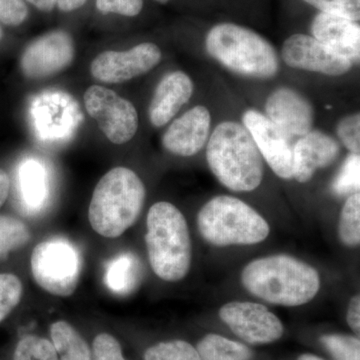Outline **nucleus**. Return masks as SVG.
I'll use <instances>...</instances> for the list:
<instances>
[{"label": "nucleus", "instance_id": "f257e3e1", "mask_svg": "<svg viewBox=\"0 0 360 360\" xmlns=\"http://www.w3.org/2000/svg\"><path fill=\"white\" fill-rule=\"evenodd\" d=\"M241 283L250 295L281 307L307 304L319 293L321 277L311 265L286 255H269L250 262Z\"/></svg>", "mask_w": 360, "mask_h": 360}, {"label": "nucleus", "instance_id": "f03ea898", "mask_svg": "<svg viewBox=\"0 0 360 360\" xmlns=\"http://www.w3.org/2000/svg\"><path fill=\"white\" fill-rule=\"evenodd\" d=\"M206 144L208 167L222 186L234 193H250L262 184L264 160L245 125L219 123Z\"/></svg>", "mask_w": 360, "mask_h": 360}, {"label": "nucleus", "instance_id": "7ed1b4c3", "mask_svg": "<svg viewBox=\"0 0 360 360\" xmlns=\"http://www.w3.org/2000/svg\"><path fill=\"white\" fill-rule=\"evenodd\" d=\"M146 195V186L134 170L112 168L94 188L89 208L90 225L104 238H118L139 219Z\"/></svg>", "mask_w": 360, "mask_h": 360}, {"label": "nucleus", "instance_id": "20e7f679", "mask_svg": "<svg viewBox=\"0 0 360 360\" xmlns=\"http://www.w3.org/2000/svg\"><path fill=\"white\" fill-rule=\"evenodd\" d=\"M146 227V243L153 272L168 283L184 279L191 265V234L184 215L176 206L160 201L149 210Z\"/></svg>", "mask_w": 360, "mask_h": 360}, {"label": "nucleus", "instance_id": "39448f33", "mask_svg": "<svg viewBox=\"0 0 360 360\" xmlns=\"http://www.w3.org/2000/svg\"><path fill=\"white\" fill-rule=\"evenodd\" d=\"M205 49L212 58L238 75L269 79L278 72L274 47L245 26L231 22L213 26L206 35Z\"/></svg>", "mask_w": 360, "mask_h": 360}, {"label": "nucleus", "instance_id": "423d86ee", "mask_svg": "<svg viewBox=\"0 0 360 360\" xmlns=\"http://www.w3.org/2000/svg\"><path fill=\"white\" fill-rule=\"evenodd\" d=\"M198 227L206 243L217 248L258 245L270 233L269 222L262 215L231 195L207 201L198 212Z\"/></svg>", "mask_w": 360, "mask_h": 360}, {"label": "nucleus", "instance_id": "0eeeda50", "mask_svg": "<svg viewBox=\"0 0 360 360\" xmlns=\"http://www.w3.org/2000/svg\"><path fill=\"white\" fill-rule=\"evenodd\" d=\"M32 271L42 290L66 297L75 292L79 281V257L68 241L49 239L33 250Z\"/></svg>", "mask_w": 360, "mask_h": 360}, {"label": "nucleus", "instance_id": "6e6552de", "mask_svg": "<svg viewBox=\"0 0 360 360\" xmlns=\"http://www.w3.org/2000/svg\"><path fill=\"white\" fill-rule=\"evenodd\" d=\"M84 99L85 110L108 141L124 144L134 139L139 129V115L129 101L101 85L89 87Z\"/></svg>", "mask_w": 360, "mask_h": 360}, {"label": "nucleus", "instance_id": "1a4fd4ad", "mask_svg": "<svg viewBox=\"0 0 360 360\" xmlns=\"http://www.w3.org/2000/svg\"><path fill=\"white\" fill-rule=\"evenodd\" d=\"M219 317L234 335L250 345H267L283 335V322L260 303H225L219 309Z\"/></svg>", "mask_w": 360, "mask_h": 360}, {"label": "nucleus", "instance_id": "9d476101", "mask_svg": "<svg viewBox=\"0 0 360 360\" xmlns=\"http://www.w3.org/2000/svg\"><path fill=\"white\" fill-rule=\"evenodd\" d=\"M75 56V44L70 33L52 30L27 45L21 56L20 68L30 79H44L65 70Z\"/></svg>", "mask_w": 360, "mask_h": 360}, {"label": "nucleus", "instance_id": "9b49d317", "mask_svg": "<svg viewBox=\"0 0 360 360\" xmlns=\"http://www.w3.org/2000/svg\"><path fill=\"white\" fill-rule=\"evenodd\" d=\"M162 58L160 47L143 42L125 51H104L90 65V73L104 84H122L146 75Z\"/></svg>", "mask_w": 360, "mask_h": 360}, {"label": "nucleus", "instance_id": "f8f14e48", "mask_svg": "<svg viewBox=\"0 0 360 360\" xmlns=\"http://www.w3.org/2000/svg\"><path fill=\"white\" fill-rule=\"evenodd\" d=\"M243 124L250 131L262 158L272 172L283 179H292L293 142L266 115L255 110H246Z\"/></svg>", "mask_w": 360, "mask_h": 360}, {"label": "nucleus", "instance_id": "ddd939ff", "mask_svg": "<svg viewBox=\"0 0 360 360\" xmlns=\"http://www.w3.org/2000/svg\"><path fill=\"white\" fill-rule=\"evenodd\" d=\"M281 54L290 68L328 77L345 75L354 65L349 59L331 51L314 37L302 33L291 35L284 41Z\"/></svg>", "mask_w": 360, "mask_h": 360}, {"label": "nucleus", "instance_id": "4468645a", "mask_svg": "<svg viewBox=\"0 0 360 360\" xmlns=\"http://www.w3.org/2000/svg\"><path fill=\"white\" fill-rule=\"evenodd\" d=\"M265 112L292 141L309 134L314 127V106L307 97L290 87H279L270 94Z\"/></svg>", "mask_w": 360, "mask_h": 360}, {"label": "nucleus", "instance_id": "2eb2a0df", "mask_svg": "<svg viewBox=\"0 0 360 360\" xmlns=\"http://www.w3.org/2000/svg\"><path fill=\"white\" fill-rule=\"evenodd\" d=\"M212 115L196 105L172 122L162 135V146L172 155L189 158L200 153L210 139Z\"/></svg>", "mask_w": 360, "mask_h": 360}, {"label": "nucleus", "instance_id": "dca6fc26", "mask_svg": "<svg viewBox=\"0 0 360 360\" xmlns=\"http://www.w3.org/2000/svg\"><path fill=\"white\" fill-rule=\"evenodd\" d=\"M340 153V143L333 136L312 129L293 144L292 179L309 182L317 170L333 165Z\"/></svg>", "mask_w": 360, "mask_h": 360}, {"label": "nucleus", "instance_id": "f3484780", "mask_svg": "<svg viewBox=\"0 0 360 360\" xmlns=\"http://www.w3.org/2000/svg\"><path fill=\"white\" fill-rule=\"evenodd\" d=\"M312 37L354 65L360 59V26L356 21L321 13L311 23Z\"/></svg>", "mask_w": 360, "mask_h": 360}, {"label": "nucleus", "instance_id": "a211bd4d", "mask_svg": "<svg viewBox=\"0 0 360 360\" xmlns=\"http://www.w3.org/2000/svg\"><path fill=\"white\" fill-rule=\"evenodd\" d=\"M194 84L191 78L182 72L167 73L158 84L148 108L149 120L155 127L167 125L193 96Z\"/></svg>", "mask_w": 360, "mask_h": 360}, {"label": "nucleus", "instance_id": "6ab92c4d", "mask_svg": "<svg viewBox=\"0 0 360 360\" xmlns=\"http://www.w3.org/2000/svg\"><path fill=\"white\" fill-rule=\"evenodd\" d=\"M52 343L59 360H92L89 345L68 322H54L51 326Z\"/></svg>", "mask_w": 360, "mask_h": 360}, {"label": "nucleus", "instance_id": "aec40b11", "mask_svg": "<svg viewBox=\"0 0 360 360\" xmlns=\"http://www.w3.org/2000/svg\"><path fill=\"white\" fill-rule=\"evenodd\" d=\"M201 360H251L250 347L219 335H205L196 347Z\"/></svg>", "mask_w": 360, "mask_h": 360}, {"label": "nucleus", "instance_id": "412c9836", "mask_svg": "<svg viewBox=\"0 0 360 360\" xmlns=\"http://www.w3.org/2000/svg\"><path fill=\"white\" fill-rule=\"evenodd\" d=\"M21 193L25 202L32 207H39L44 202L46 187L45 175L39 163L26 161L20 169Z\"/></svg>", "mask_w": 360, "mask_h": 360}, {"label": "nucleus", "instance_id": "4be33fe9", "mask_svg": "<svg viewBox=\"0 0 360 360\" xmlns=\"http://www.w3.org/2000/svg\"><path fill=\"white\" fill-rule=\"evenodd\" d=\"M338 238L343 245L355 248L360 243V193L350 194L342 210L338 222Z\"/></svg>", "mask_w": 360, "mask_h": 360}, {"label": "nucleus", "instance_id": "5701e85b", "mask_svg": "<svg viewBox=\"0 0 360 360\" xmlns=\"http://www.w3.org/2000/svg\"><path fill=\"white\" fill-rule=\"evenodd\" d=\"M30 236L25 222L8 215H0V259L25 246Z\"/></svg>", "mask_w": 360, "mask_h": 360}, {"label": "nucleus", "instance_id": "b1692460", "mask_svg": "<svg viewBox=\"0 0 360 360\" xmlns=\"http://www.w3.org/2000/svg\"><path fill=\"white\" fill-rule=\"evenodd\" d=\"M135 262L131 255H122L108 267L105 283L111 290L124 293L132 288L134 283Z\"/></svg>", "mask_w": 360, "mask_h": 360}, {"label": "nucleus", "instance_id": "393cba45", "mask_svg": "<svg viewBox=\"0 0 360 360\" xmlns=\"http://www.w3.org/2000/svg\"><path fill=\"white\" fill-rule=\"evenodd\" d=\"M13 360H59V357L51 341L37 335H27L18 341Z\"/></svg>", "mask_w": 360, "mask_h": 360}, {"label": "nucleus", "instance_id": "a878e982", "mask_svg": "<svg viewBox=\"0 0 360 360\" xmlns=\"http://www.w3.org/2000/svg\"><path fill=\"white\" fill-rule=\"evenodd\" d=\"M144 360H201L196 348L184 340L160 342L149 347Z\"/></svg>", "mask_w": 360, "mask_h": 360}, {"label": "nucleus", "instance_id": "bb28decb", "mask_svg": "<svg viewBox=\"0 0 360 360\" xmlns=\"http://www.w3.org/2000/svg\"><path fill=\"white\" fill-rule=\"evenodd\" d=\"M360 156L350 153L342 163L340 172L331 184L333 193L338 196L359 193Z\"/></svg>", "mask_w": 360, "mask_h": 360}, {"label": "nucleus", "instance_id": "cd10ccee", "mask_svg": "<svg viewBox=\"0 0 360 360\" xmlns=\"http://www.w3.org/2000/svg\"><path fill=\"white\" fill-rule=\"evenodd\" d=\"M321 342L335 360H360V340L356 336L326 335Z\"/></svg>", "mask_w": 360, "mask_h": 360}, {"label": "nucleus", "instance_id": "c85d7f7f", "mask_svg": "<svg viewBox=\"0 0 360 360\" xmlns=\"http://www.w3.org/2000/svg\"><path fill=\"white\" fill-rule=\"evenodd\" d=\"M22 284L14 274H0V322L11 314L20 303Z\"/></svg>", "mask_w": 360, "mask_h": 360}, {"label": "nucleus", "instance_id": "c756f323", "mask_svg": "<svg viewBox=\"0 0 360 360\" xmlns=\"http://www.w3.org/2000/svg\"><path fill=\"white\" fill-rule=\"evenodd\" d=\"M321 13L335 14L347 20H360V0H303Z\"/></svg>", "mask_w": 360, "mask_h": 360}, {"label": "nucleus", "instance_id": "7c9ffc66", "mask_svg": "<svg viewBox=\"0 0 360 360\" xmlns=\"http://www.w3.org/2000/svg\"><path fill=\"white\" fill-rule=\"evenodd\" d=\"M338 139L350 153H360V115L359 112L345 116L336 127Z\"/></svg>", "mask_w": 360, "mask_h": 360}, {"label": "nucleus", "instance_id": "2f4dec72", "mask_svg": "<svg viewBox=\"0 0 360 360\" xmlns=\"http://www.w3.org/2000/svg\"><path fill=\"white\" fill-rule=\"evenodd\" d=\"M92 360H125L122 347L115 336L101 333L92 343Z\"/></svg>", "mask_w": 360, "mask_h": 360}, {"label": "nucleus", "instance_id": "473e14b6", "mask_svg": "<svg viewBox=\"0 0 360 360\" xmlns=\"http://www.w3.org/2000/svg\"><path fill=\"white\" fill-rule=\"evenodd\" d=\"M97 11L103 14H118L134 18L141 13L143 0H96Z\"/></svg>", "mask_w": 360, "mask_h": 360}, {"label": "nucleus", "instance_id": "72a5a7b5", "mask_svg": "<svg viewBox=\"0 0 360 360\" xmlns=\"http://www.w3.org/2000/svg\"><path fill=\"white\" fill-rule=\"evenodd\" d=\"M28 7L25 0H0V23L20 26L28 18Z\"/></svg>", "mask_w": 360, "mask_h": 360}, {"label": "nucleus", "instance_id": "f704fd0d", "mask_svg": "<svg viewBox=\"0 0 360 360\" xmlns=\"http://www.w3.org/2000/svg\"><path fill=\"white\" fill-rule=\"evenodd\" d=\"M347 323L352 331L359 336L360 333V296L354 295L350 300L347 309Z\"/></svg>", "mask_w": 360, "mask_h": 360}, {"label": "nucleus", "instance_id": "c9c22d12", "mask_svg": "<svg viewBox=\"0 0 360 360\" xmlns=\"http://www.w3.org/2000/svg\"><path fill=\"white\" fill-rule=\"evenodd\" d=\"M86 2L87 0H58L56 7L63 13H72L84 7Z\"/></svg>", "mask_w": 360, "mask_h": 360}, {"label": "nucleus", "instance_id": "e433bc0d", "mask_svg": "<svg viewBox=\"0 0 360 360\" xmlns=\"http://www.w3.org/2000/svg\"><path fill=\"white\" fill-rule=\"evenodd\" d=\"M11 180L4 169H0V207L4 205L8 198Z\"/></svg>", "mask_w": 360, "mask_h": 360}, {"label": "nucleus", "instance_id": "4c0bfd02", "mask_svg": "<svg viewBox=\"0 0 360 360\" xmlns=\"http://www.w3.org/2000/svg\"><path fill=\"white\" fill-rule=\"evenodd\" d=\"M42 13H51L56 7L58 0H25Z\"/></svg>", "mask_w": 360, "mask_h": 360}, {"label": "nucleus", "instance_id": "58836bf2", "mask_svg": "<svg viewBox=\"0 0 360 360\" xmlns=\"http://www.w3.org/2000/svg\"><path fill=\"white\" fill-rule=\"evenodd\" d=\"M297 360H323L321 359V357L316 356V355L310 354H304L300 355L298 357Z\"/></svg>", "mask_w": 360, "mask_h": 360}, {"label": "nucleus", "instance_id": "ea45409f", "mask_svg": "<svg viewBox=\"0 0 360 360\" xmlns=\"http://www.w3.org/2000/svg\"><path fill=\"white\" fill-rule=\"evenodd\" d=\"M155 1L158 2V4H167V2H169L170 0H155Z\"/></svg>", "mask_w": 360, "mask_h": 360}, {"label": "nucleus", "instance_id": "a19ab883", "mask_svg": "<svg viewBox=\"0 0 360 360\" xmlns=\"http://www.w3.org/2000/svg\"><path fill=\"white\" fill-rule=\"evenodd\" d=\"M2 37H4V32H2L1 26H0V40L2 39Z\"/></svg>", "mask_w": 360, "mask_h": 360}]
</instances>
